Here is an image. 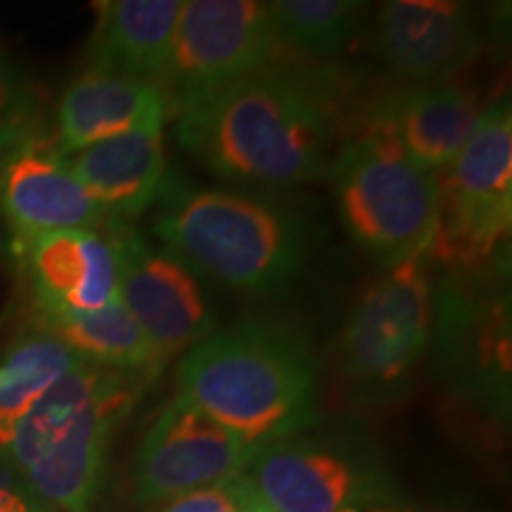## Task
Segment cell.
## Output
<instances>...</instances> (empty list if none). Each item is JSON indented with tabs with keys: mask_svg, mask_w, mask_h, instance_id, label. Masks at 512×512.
Segmentation results:
<instances>
[{
	"mask_svg": "<svg viewBox=\"0 0 512 512\" xmlns=\"http://www.w3.org/2000/svg\"><path fill=\"white\" fill-rule=\"evenodd\" d=\"M178 143L214 176L290 185L325 176L337 126L323 93L302 76L261 69L176 114Z\"/></svg>",
	"mask_w": 512,
	"mask_h": 512,
	"instance_id": "1",
	"label": "cell"
},
{
	"mask_svg": "<svg viewBox=\"0 0 512 512\" xmlns=\"http://www.w3.org/2000/svg\"><path fill=\"white\" fill-rule=\"evenodd\" d=\"M178 396L252 446L309 432L318 420L309 335L285 318L211 332L181 358Z\"/></svg>",
	"mask_w": 512,
	"mask_h": 512,
	"instance_id": "2",
	"label": "cell"
},
{
	"mask_svg": "<svg viewBox=\"0 0 512 512\" xmlns=\"http://www.w3.org/2000/svg\"><path fill=\"white\" fill-rule=\"evenodd\" d=\"M155 377L81 358L17 422L0 460L50 510L91 512L114 434Z\"/></svg>",
	"mask_w": 512,
	"mask_h": 512,
	"instance_id": "3",
	"label": "cell"
},
{
	"mask_svg": "<svg viewBox=\"0 0 512 512\" xmlns=\"http://www.w3.org/2000/svg\"><path fill=\"white\" fill-rule=\"evenodd\" d=\"M155 235L188 271L242 292L278 290L306 259L304 228L290 209L178 181L164 185Z\"/></svg>",
	"mask_w": 512,
	"mask_h": 512,
	"instance_id": "4",
	"label": "cell"
},
{
	"mask_svg": "<svg viewBox=\"0 0 512 512\" xmlns=\"http://www.w3.org/2000/svg\"><path fill=\"white\" fill-rule=\"evenodd\" d=\"M328 174L344 228L370 256L392 266L430 247L439 221L437 174L392 140L361 128L344 140Z\"/></svg>",
	"mask_w": 512,
	"mask_h": 512,
	"instance_id": "5",
	"label": "cell"
},
{
	"mask_svg": "<svg viewBox=\"0 0 512 512\" xmlns=\"http://www.w3.org/2000/svg\"><path fill=\"white\" fill-rule=\"evenodd\" d=\"M439 181V221L427 247L448 271L482 273L508 242L512 219V112L482 107L460 155Z\"/></svg>",
	"mask_w": 512,
	"mask_h": 512,
	"instance_id": "6",
	"label": "cell"
},
{
	"mask_svg": "<svg viewBox=\"0 0 512 512\" xmlns=\"http://www.w3.org/2000/svg\"><path fill=\"white\" fill-rule=\"evenodd\" d=\"M427 249L387 266L351 311L337 339V370L366 399H389L430 347L432 275Z\"/></svg>",
	"mask_w": 512,
	"mask_h": 512,
	"instance_id": "7",
	"label": "cell"
},
{
	"mask_svg": "<svg viewBox=\"0 0 512 512\" xmlns=\"http://www.w3.org/2000/svg\"><path fill=\"white\" fill-rule=\"evenodd\" d=\"M266 512L394 508V486L366 446L337 434H297L256 446L245 467Z\"/></svg>",
	"mask_w": 512,
	"mask_h": 512,
	"instance_id": "8",
	"label": "cell"
},
{
	"mask_svg": "<svg viewBox=\"0 0 512 512\" xmlns=\"http://www.w3.org/2000/svg\"><path fill=\"white\" fill-rule=\"evenodd\" d=\"M268 3L254 0H190L183 3L171 43L162 91L169 112L268 69L275 50Z\"/></svg>",
	"mask_w": 512,
	"mask_h": 512,
	"instance_id": "9",
	"label": "cell"
},
{
	"mask_svg": "<svg viewBox=\"0 0 512 512\" xmlns=\"http://www.w3.org/2000/svg\"><path fill=\"white\" fill-rule=\"evenodd\" d=\"M254 448L183 396H174L140 439L131 465L133 496L140 505H162L216 484L245 472Z\"/></svg>",
	"mask_w": 512,
	"mask_h": 512,
	"instance_id": "10",
	"label": "cell"
},
{
	"mask_svg": "<svg viewBox=\"0 0 512 512\" xmlns=\"http://www.w3.org/2000/svg\"><path fill=\"white\" fill-rule=\"evenodd\" d=\"M119 256V302L143 328L159 366L214 332V316L195 273L150 245L131 223H107Z\"/></svg>",
	"mask_w": 512,
	"mask_h": 512,
	"instance_id": "11",
	"label": "cell"
},
{
	"mask_svg": "<svg viewBox=\"0 0 512 512\" xmlns=\"http://www.w3.org/2000/svg\"><path fill=\"white\" fill-rule=\"evenodd\" d=\"M432 337L441 373L498 406L508 401V297L491 292L486 271H451L448 280H441L432 292Z\"/></svg>",
	"mask_w": 512,
	"mask_h": 512,
	"instance_id": "12",
	"label": "cell"
},
{
	"mask_svg": "<svg viewBox=\"0 0 512 512\" xmlns=\"http://www.w3.org/2000/svg\"><path fill=\"white\" fill-rule=\"evenodd\" d=\"M479 46L482 34L463 3L392 0L377 12V55L411 86L446 81L475 60Z\"/></svg>",
	"mask_w": 512,
	"mask_h": 512,
	"instance_id": "13",
	"label": "cell"
},
{
	"mask_svg": "<svg viewBox=\"0 0 512 512\" xmlns=\"http://www.w3.org/2000/svg\"><path fill=\"white\" fill-rule=\"evenodd\" d=\"M36 311H98L119 302L110 230H57L15 242Z\"/></svg>",
	"mask_w": 512,
	"mask_h": 512,
	"instance_id": "14",
	"label": "cell"
},
{
	"mask_svg": "<svg viewBox=\"0 0 512 512\" xmlns=\"http://www.w3.org/2000/svg\"><path fill=\"white\" fill-rule=\"evenodd\" d=\"M0 211L15 242L57 230H100L110 223L55 145L29 140L12 147L0 169Z\"/></svg>",
	"mask_w": 512,
	"mask_h": 512,
	"instance_id": "15",
	"label": "cell"
},
{
	"mask_svg": "<svg viewBox=\"0 0 512 512\" xmlns=\"http://www.w3.org/2000/svg\"><path fill=\"white\" fill-rule=\"evenodd\" d=\"M479 112L482 105L467 88L446 81L422 83L384 98L363 128L392 140L403 155L439 176L456 162Z\"/></svg>",
	"mask_w": 512,
	"mask_h": 512,
	"instance_id": "16",
	"label": "cell"
},
{
	"mask_svg": "<svg viewBox=\"0 0 512 512\" xmlns=\"http://www.w3.org/2000/svg\"><path fill=\"white\" fill-rule=\"evenodd\" d=\"M164 126L138 128L64 157L110 221L128 223L159 202L166 178Z\"/></svg>",
	"mask_w": 512,
	"mask_h": 512,
	"instance_id": "17",
	"label": "cell"
},
{
	"mask_svg": "<svg viewBox=\"0 0 512 512\" xmlns=\"http://www.w3.org/2000/svg\"><path fill=\"white\" fill-rule=\"evenodd\" d=\"M169 100L162 86L86 69L57 105V143L62 157L100 140L164 126Z\"/></svg>",
	"mask_w": 512,
	"mask_h": 512,
	"instance_id": "18",
	"label": "cell"
},
{
	"mask_svg": "<svg viewBox=\"0 0 512 512\" xmlns=\"http://www.w3.org/2000/svg\"><path fill=\"white\" fill-rule=\"evenodd\" d=\"M95 8L98 22L88 43V69L162 86L183 3L105 0Z\"/></svg>",
	"mask_w": 512,
	"mask_h": 512,
	"instance_id": "19",
	"label": "cell"
},
{
	"mask_svg": "<svg viewBox=\"0 0 512 512\" xmlns=\"http://www.w3.org/2000/svg\"><path fill=\"white\" fill-rule=\"evenodd\" d=\"M36 323L95 366L162 373L143 328L121 302L98 311H36Z\"/></svg>",
	"mask_w": 512,
	"mask_h": 512,
	"instance_id": "20",
	"label": "cell"
},
{
	"mask_svg": "<svg viewBox=\"0 0 512 512\" xmlns=\"http://www.w3.org/2000/svg\"><path fill=\"white\" fill-rule=\"evenodd\" d=\"M79 361L81 356L36 320L15 339L0 366V453L17 422Z\"/></svg>",
	"mask_w": 512,
	"mask_h": 512,
	"instance_id": "21",
	"label": "cell"
},
{
	"mask_svg": "<svg viewBox=\"0 0 512 512\" xmlns=\"http://www.w3.org/2000/svg\"><path fill=\"white\" fill-rule=\"evenodd\" d=\"M366 8V3H354V0L268 3L280 46L309 57H332L342 53L361 27Z\"/></svg>",
	"mask_w": 512,
	"mask_h": 512,
	"instance_id": "22",
	"label": "cell"
},
{
	"mask_svg": "<svg viewBox=\"0 0 512 512\" xmlns=\"http://www.w3.org/2000/svg\"><path fill=\"white\" fill-rule=\"evenodd\" d=\"M155 512H266L252 479L245 472L188 491L159 505Z\"/></svg>",
	"mask_w": 512,
	"mask_h": 512,
	"instance_id": "23",
	"label": "cell"
},
{
	"mask_svg": "<svg viewBox=\"0 0 512 512\" xmlns=\"http://www.w3.org/2000/svg\"><path fill=\"white\" fill-rule=\"evenodd\" d=\"M31 107L27 86L0 50V145H17L24 138Z\"/></svg>",
	"mask_w": 512,
	"mask_h": 512,
	"instance_id": "24",
	"label": "cell"
},
{
	"mask_svg": "<svg viewBox=\"0 0 512 512\" xmlns=\"http://www.w3.org/2000/svg\"><path fill=\"white\" fill-rule=\"evenodd\" d=\"M38 501L15 472L0 460V512H34Z\"/></svg>",
	"mask_w": 512,
	"mask_h": 512,
	"instance_id": "25",
	"label": "cell"
},
{
	"mask_svg": "<svg viewBox=\"0 0 512 512\" xmlns=\"http://www.w3.org/2000/svg\"><path fill=\"white\" fill-rule=\"evenodd\" d=\"M373 512H408V510H403V508H399V505H394V508H380V510H373Z\"/></svg>",
	"mask_w": 512,
	"mask_h": 512,
	"instance_id": "26",
	"label": "cell"
},
{
	"mask_svg": "<svg viewBox=\"0 0 512 512\" xmlns=\"http://www.w3.org/2000/svg\"><path fill=\"white\" fill-rule=\"evenodd\" d=\"M34 512H55V510H50V508H48V505L38 503V505H36V510H34Z\"/></svg>",
	"mask_w": 512,
	"mask_h": 512,
	"instance_id": "27",
	"label": "cell"
}]
</instances>
